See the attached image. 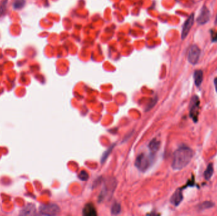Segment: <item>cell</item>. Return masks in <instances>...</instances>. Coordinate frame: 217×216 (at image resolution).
I'll use <instances>...</instances> for the list:
<instances>
[{"label": "cell", "mask_w": 217, "mask_h": 216, "mask_svg": "<svg viewBox=\"0 0 217 216\" xmlns=\"http://www.w3.org/2000/svg\"><path fill=\"white\" fill-rule=\"evenodd\" d=\"M194 152L189 147L183 145L178 148L173 153L172 167L174 170H181L191 161Z\"/></svg>", "instance_id": "cell-1"}, {"label": "cell", "mask_w": 217, "mask_h": 216, "mask_svg": "<svg viewBox=\"0 0 217 216\" xmlns=\"http://www.w3.org/2000/svg\"><path fill=\"white\" fill-rule=\"evenodd\" d=\"M200 102L198 97L193 96L190 103V116L195 123L198 121V114Z\"/></svg>", "instance_id": "cell-2"}, {"label": "cell", "mask_w": 217, "mask_h": 216, "mask_svg": "<svg viewBox=\"0 0 217 216\" xmlns=\"http://www.w3.org/2000/svg\"><path fill=\"white\" fill-rule=\"evenodd\" d=\"M201 55V50L196 45L192 46L189 51L187 59L190 64L192 65H196Z\"/></svg>", "instance_id": "cell-3"}, {"label": "cell", "mask_w": 217, "mask_h": 216, "mask_svg": "<svg viewBox=\"0 0 217 216\" xmlns=\"http://www.w3.org/2000/svg\"><path fill=\"white\" fill-rule=\"evenodd\" d=\"M60 211L59 207L56 204L50 203L48 205H43L40 207V212L43 215H53L58 214Z\"/></svg>", "instance_id": "cell-4"}, {"label": "cell", "mask_w": 217, "mask_h": 216, "mask_svg": "<svg viewBox=\"0 0 217 216\" xmlns=\"http://www.w3.org/2000/svg\"><path fill=\"white\" fill-rule=\"evenodd\" d=\"M135 166L141 171H145L149 165V160L144 154H140L135 161Z\"/></svg>", "instance_id": "cell-5"}, {"label": "cell", "mask_w": 217, "mask_h": 216, "mask_svg": "<svg viewBox=\"0 0 217 216\" xmlns=\"http://www.w3.org/2000/svg\"><path fill=\"white\" fill-rule=\"evenodd\" d=\"M194 14H192L186 20L184 24V26L182 28V39H185L187 36V35L189 34L193 24H194Z\"/></svg>", "instance_id": "cell-6"}, {"label": "cell", "mask_w": 217, "mask_h": 216, "mask_svg": "<svg viewBox=\"0 0 217 216\" xmlns=\"http://www.w3.org/2000/svg\"><path fill=\"white\" fill-rule=\"evenodd\" d=\"M210 17V14L208 9L206 6H204L201 11V13L197 19V21L199 23V24L202 25L208 22Z\"/></svg>", "instance_id": "cell-7"}, {"label": "cell", "mask_w": 217, "mask_h": 216, "mask_svg": "<svg viewBox=\"0 0 217 216\" xmlns=\"http://www.w3.org/2000/svg\"><path fill=\"white\" fill-rule=\"evenodd\" d=\"M183 198L184 197H183L182 190L180 189H178L176 190V191L172 196L170 199V202L173 206H178L179 204L182 202V201L183 200Z\"/></svg>", "instance_id": "cell-8"}, {"label": "cell", "mask_w": 217, "mask_h": 216, "mask_svg": "<svg viewBox=\"0 0 217 216\" xmlns=\"http://www.w3.org/2000/svg\"><path fill=\"white\" fill-rule=\"evenodd\" d=\"M83 214L85 216H95L96 215V209L91 203H88L83 209Z\"/></svg>", "instance_id": "cell-9"}, {"label": "cell", "mask_w": 217, "mask_h": 216, "mask_svg": "<svg viewBox=\"0 0 217 216\" xmlns=\"http://www.w3.org/2000/svg\"><path fill=\"white\" fill-rule=\"evenodd\" d=\"M194 79L196 85L199 87L201 86L203 80V73L201 70H196L194 74Z\"/></svg>", "instance_id": "cell-10"}, {"label": "cell", "mask_w": 217, "mask_h": 216, "mask_svg": "<svg viewBox=\"0 0 217 216\" xmlns=\"http://www.w3.org/2000/svg\"><path fill=\"white\" fill-rule=\"evenodd\" d=\"M213 172H214L213 165L212 164H210L208 165L206 169L205 170V171L204 172V178L206 179V180H209L212 177Z\"/></svg>", "instance_id": "cell-11"}, {"label": "cell", "mask_w": 217, "mask_h": 216, "mask_svg": "<svg viewBox=\"0 0 217 216\" xmlns=\"http://www.w3.org/2000/svg\"><path fill=\"white\" fill-rule=\"evenodd\" d=\"M160 147V142L156 139H153L149 145V148L152 152H157Z\"/></svg>", "instance_id": "cell-12"}, {"label": "cell", "mask_w": 217, "mask_h": 216, "mask_svg": "<svg viewBox=\"0 0 217 216\" xmlns=\"http://www.w3.org/2000/svg\"><path fill=\"white\" fill-rule=\"evenodd\" d=\"M213 206H214V203L213 202L210 201H204V202L200 203L199 205L198 206V208L200 210H203L205 209L211 208Z\"/></svg>", "instance_id": "cell-13"}, {"label": "cell", "mask_w": 217, "mask_h": 216, "mask_svg": "<svg viewBox=\"0 0 217 216\" xmlns=\"http://www.w3.org/2000/svg\"><path fill=\"white\" fill-rule=\"evenodd\" d=\"M26 4V0H15L14 3V7L15 9H21Z\"/></svg>", "instance_id": "cell-14"}, {"label": "cell", "mask_w": 217, "mask_h": 216, "mask_svg": "<svg viewBox=\"0 0 217 216\" xmlns=\"http://www.w3.org/2000/svg\"><path fill=\"white\" fill-rule=\"evenodd\" d=\"M34 212V206H28L27 207L24 208L23 210H22L21 214L22 215H29L32 214V212Z\"/></svg>", "instance_id": "cell-15"}, {"label": "cell", "mask_w": 217, "mask_h": 216, "mask_svg": "<svg viewBox=\"0 0 217 216\" xmlns=\"http://www.w3.org/2000/svg\"><path fill=\"white\" fill-rule=\"evenodd\" d=\"M121 212V206L119 203H115L114 205L112 207L111 209V213L112 214L114 215H117L119 214Z\"/></svg>", "instance_id": "cell-16"}, {"label": "cell", "mask_w": 217, "mask_h": 216, "mask_svg": "<svg viewBox=\"0 0 217 216\" xmlns=\"http://www.w3.org/2000/svg\"><path fill=\"white\" fill-rule=\"evenodd\" d=\"M78 177L81 180V181H86L87 180H88V179L89 178V176H88V174L87 173V172H86L85 171H82L79 173Z\"/></svg>", "instance_id": "cell-17"}, {"label": "cell", "mask_w": 217, "mask_h": 216, "mask_svg": "<svg viewBox=\"0 0 217 216\" xmlns=\"http://www.w3.org/2000/svg\"><path fill=\"white\" fill-rule=\"evenodd\" d=\"M6 0H4V1L0 4V17H1L5 11L6 8Z\"/></svg>", "instance_id": "cell-18"}, {"label": "cell", "mask_w": 217, "mask_h": 216, "mask_svg": "<svg viewBox=\"0 0 217 216\" xmlns=\"http://www.w3.org/2000/svg\"><path fill=\"white\" fill-rule=\"evenodd\" d=\"M214 84H215V86L216 91V92H217V77L215 78V79H214Z\"/></svg>", "instance_id": "cell-19"}]
</instances>
